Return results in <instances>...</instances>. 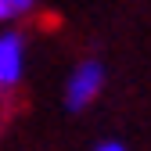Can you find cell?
<instances>
[{"label": "cell", "instance_id": "cell-1", "mask_svg": "<svg viewBox=\"0 0 151 151\" xmlns=\"http://www.w3.org/2000/svg\"><path fill=\"white\" fill-rule=\"evenodd\" d=\"M104 86V65L101 61H83V65H76V72L68 76V83H65V104L72 111H83L93 97L101 93Z\"/></svg>", "mask_w": 151, "mask_h": 151}, {"label": "cell", "instance_id": "cell-2", "mask_svg": "<svg viewBox=\"0 0 151 151\" xmlns=\"http://www.w3.org/2000/svg\"><path fill=\"white\" fill-rule=\"evenodd\" d=\"M25 72V40L18 32H0V90L14 86Z\"/></svg>", "mask_w": 151, "mask_h": 151}, {"label": "cell", "instance_id": "cell-4", "mask_svg": "<svg viewBox=\"0 0 151 151\" xmlns=\"http://www.w3.org/2000/svg\"><path fill=\"white\" fill-rule=\"evenodd\" d=\"M97 151H126V147H122V144H101Z\"/></svg>", "mask_w": 151, "mask_h": 151}, {"label": "cell", "instance_id": "cell-3", "mask_svg": "<svg viewBox=\"0 0 151 151\" xmlns=\"http://www.w3.org/2000/svg\"><path fill=\"white\" fill-rule=\"evenodd\" d=\"M36 7V0H0V22H14Z\"/></svg>", "mask_w": 151, "mask_h": 151}]
</instances>
